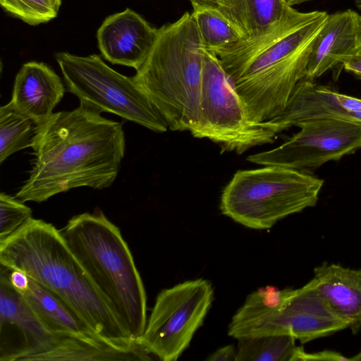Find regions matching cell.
<instances>
[{
	"label": "cell",
	"mask_w": 361,
	"mask_h": 361,
	"mask_svg": "<svg viewBox=\"0 0 361 361\" xmlns=\"http://www.w3.org/2000/svg\"><path fill=\"white\" fill-rule=\"evenodd\" d=\"M125 143L121 123L81 104L53 113L36 125L31 146L35 159L16 197L40 203L79 187L107 188L118 173Z\"/></svg>",
	"instance_id": "obj_1"
},
{
	"label": "cell",
	"mask_w": 361,
	"mask_h": 361,
	"mask_svg": "<svg viewBox=\"0 0 361 361\" xmlns=\"http://www.w3.org/2000/svg\"><path fill=\"white\" fill-rule=\"evenodd\" d=\"M0 264L25 273L54 292L102 338L123 347L140 345L51 224L32 217L0 242Z\"/></svg>",
	"instance_id": "obj_2"
},
{
	"label": "cell",
	"mask_w": 361,
	"mask_h": 361,
	"mask_svg": "<svg viewBox=\"0 0 361 361\" xmlns=\"http://www.w3.org/2000/svg\"><path fill=\"white\" fill-rule=\"evenodd\" d=\"M202 45L189 12L158 28L155 42L132 79L173 131L199 128Z\"/></svg>",
	"instance_id": "obj_3"
},
{
	"label": "cell",
	"mask_w": 361,
	"mask_h": 361,
	"mask_svg": "<svg viewBox=\"0 0 361 361\" xmlns=\"http://www.w3.org/2000/svg\"><path fill=\"white\" fill-rule=\"evenodd\" d=\"M135 341L147 324V296L130 250L119 228L99 211L71 218L60 231Z\"/></svg>",
	"instance_id": "obj_4"
},
{
	"label": "cell",
	"mask_w": 361,
	"mask_h": 361,
	"mask_svg": "<svg viewBox=\"0 0 361 361\" xmlns=\"http://www.w3.org/2000/svg\"><path fill=\"white\" fill-rule=\"evenodd\" d=\"M311 279L298 288L262 287L249 294L228 325L239 339L288 335L302 344L347 329Z\"/></svg>",
	"instance_id": "obj_5"
},
{
	"label": "cell",
	"mask_w": 361,
	"mask_h": 361,
	"mask_svg": "<svg viewBox=\"0 0 361 361\" xmlns=\"http://www.w3.org/2000/svg\"><path fill=\"white\" fill-rule=\"evenodd\" d=\"M324 180L279 166L238 171L224 188L222 214L250 228H271L282 219L316 205Z\"/></svg>",
	"instance_id": "obj_6"
},
{
	"label": "cell",
	"mask_w": 361,
	"mask_h": 361,
	"mask_svg": "<svg viewBox=\"0 0 361 361\" xmlns=\"http://www.w3.org/2000/svg\"><path fill=\"white\" fill-rule=\"evenodd\" d=\"M56 60L67 90L81 105L99 114H114L157 133L168 130L165 118L132 78L110 68L99 55L59 52Z\"/></svg>",
	"instance_id": "obj_7"
},
{
	"label": "cell",
	"mask_w": 361,
	"mask_h": 361,
	"mask_svg": "<svg viewBox=\"0 0 361 361\" xmlns=\"http://www.w3.org/2000/svg\"><path fill=\"white\" fill-rule=\"evenodd\" d=\"M201 121L192 135L217 143L222 152L242 154L255 146L272 143L278 126L266 121H252L233 79L219 59L202 47Z\"/></svg>",
	"instance_id": "obj_8"
},
{
	"label": "cell",
	"mask_w": 361,
	"mask_h": 361,
	"mask_svg": "<svg viewBox=\"0 0 361 361\" xmlns=\"http://www.w3.org/2000/svg\"><path fill=\"white\" fill-rule=\"evenodd\" d=\"M213 300L214 288L204 279L162 290L138 342L160 360H177L202 325Z\"/></svg>",
	"instance_id": "obj_9"
},
{
	"label": "cell",
	"mask_w": 361,
	"mask_h": 361,
	"mask_svg": "<svg viewBox=\"0 0 361 361\" xmlns=\"http://www.w3.org/2000/svg\"><path fill=\"white\" fill-rule=\"evenodd\" d=\"M296 126L300 130L284 143L250 155L247 160L258 165L279 166L310 173L361 148L360 124L323 118L301 122Z\"/></svg>",
	"instance_id": "obj_10"
},
{
	"label": "cell",
	"mask_w": 361,
	"mask_h": 361,
	"mask_svg": "<svg viewBox=\"0 0 361 361\" xmlns=\"http://www.w3.org/2000/svg\"><path fill=\"white\" fill-rule=\"evenodd\" d=\"M55 339L1 265L0 361L37 360L51 350Z\"/></svg>",
	"instance_id": "obj_11"
},
{
	"label": "cell",
	"mask_w": 361,
	"mask_h": 361,
	"mask_svg": "<svg viewBox=\"0 0 361 361\" xmlns=\"http://www.w3.org/2000/svg\"><path fill=\"white\" fill-rule=\"evenodd\" d=\"M314 39L287 58L234 81L252 121L264 122L283 111L294 87L306 75Z\"/></svg>",
	"instance_id": "obj_12"
},
{
	"label": "cell",
	"mask_w": 361,
	"mask_h": 361,
	"mask_svg": "<svg viewBox=\"0 0 361 361\" xmlns=\"http://www.w3.org/2000/svg\"><path fill=\"white\" fill-rule=\"evenodd\" d=\"M157 32L158 28L126 8L106 18L97 30V38L105 59L137 71L150 52Z\"/></svg>",
	"instance_id": "obj_13"
},
{
	"label": "cell",
	"mask_w": 361,
	"mask_h": 361,
	"mask_svg": "<svg viewBox=\"0 0 361 361\" xmlns=\"http://www.w3.org/2000/svg\"><path fill=\"white\" fill-rule=\"evenodd\" d=\"M360 49L361 15L351 9L328 15L314 39L305 77L314 80L358 55Z\"/></svg>",
	"instance_id": "obj_14"
},
{
	"label": "cell",
	"mask_w": 361,
	"mask_h": 361,
	"mask_svg": "<svg viewBox=\"0 0 361 361\" xmlns=\"http://www.w3.org/2000/svg\"><path fill=\"white\" fill-rule=\"evenodd\" d=\"M64 92L61 78L51 67L42 62L29 61L15 78L10 102L38 125L51 116Z\"/></svg>",
	"instance_id": "obj_15"
},
{
	"label": "cell",
	"mask_w": 361,
	"mask_h": 361,
	"mask_svg": "<svg viewBox=\"0 0 361 361\" xmlns=\"http://www.w3.org/2000/svg\"><path fill=\"white\" fill-rule=\"evenodd\" d=\"M335 312L355 334H361V269L323 263L312 279Z\"/></svg>",
	"instance_id": "obj_16"
},
{
	"label": "cell",
	"mask_w": 361,
	"mask_h": 361,
	"mask_svg": "<svg viewBox=\"0 0 361 361\" xmlns=\"http://www.w3.org/2000/svg\"><path fill=\"white\" fill-rule=\"evenodd\" d=\"M212 6L224 15L243 39L265 33L294 9L284 0H215Z\"/></svg>",
	"instance_id": "obj_17"
},
{
	"label": "cell",
	"mask_w": 361,
	"mask_h": 361,
	"mask_svg": "<svg viewBox=\"0 0 361 361\" xmlns=\"http://www.w3.org/2000/svg\"><path fill=\"white\" fill-rule=\"evenodd\" d=\"M21 294L40 321L53 334L104 339L60 297L30 277L28 287Z\"/></svg>",
	"instance_id": "obj_18"
},
{
	"label": "cell",
	"mask_w": 361,
	"mask_h": 361,
	"mask_svg": "<svg viewBox=\"0 0 361 361\" xmlns=\"http://www.w3.org/2000/svg\"><path fill=\"white\" fill-rule=\"evenodd\" d=\"M191 16L202 47L215 52L243 39L241 35L214 6L192 4Z\"/></svg>",
	"instance_id": "obj_19"
},
{
	"label": "cell",
	"mask_w": 361,
	"mask_h": 361,
	"mask_svg": "<svg viewBox=\"0 0 361 361\" xmlns=\"http://www.w3.org/2000/svg\"><path fill=\"white\" fill-rule=\"evenodd\" d=\"M36 124L11 102L0 108V164L13 153L31 147Z\"/></svg>",
	"instance_id": "obj_20"
},
{
	"label": "cell",
	"mask_w": 361,
	"mask_h": 361,
	"mask_svg": "<svg viewBox=\"0 0 361 361\" xmlns=\"http://www.w3.org/2000/svg\"><path fill=\"white\" fill-rule=\"evenodd\" d=\"M236 361H292L295 339L288 335H268L238 339Z\"/></svg>",
	"instance_id": "obj_21"
},
{
	"label": "cell",
	"mask_w": 361,
	"mask_h": 361,
	"mask_svg": "<svg viewBox=\"0 0 361 361\" xmlns=\"http://www.w3.org/2000/svg\"><path fill=\"white\" fill-rule=\"evenodd\" d=\"M32 218V210L23 202L4 192L0 194V242L19 231Z\"/></svg>",
	"instance_id": "obj_22"
},
{
	"label": "cell",
	"mask_w": 361,
	"mask_h": 361,
	"mask_svg": "<svg viewBox=\"0 0 361 361\" xmlns=\"http://www.w3.org/2000/svg\"><path fill=\"white\" fill-rule=\"evenodd\" d=\"M0 4L7 12L32 25L52 20L59 11L48 0H0Z\"/></svg>",
	"instance_id": "obj_23"
},
{
	"label": "cell",
	"mask_w": 361,
	"mask_h": 361,
	"mask_svg": "<svg viewBox=\"0 0 361 361\" xmlns=\"http://www.w3.org/2000/svg\"><path fill=\"white\" fill-rule=\"evenodd\" d=\"M350 361L343 354L329 350L307 353L301 346H297L292 361Z\"/></svg>",
	"instance_id": "obj_24"
},
{
	"label": "cell",
	"mask_w": 361,
	"mask_h": 361,
	"mask_svg": "<svg viewBox=\"0 0 361 361\" xmlns=\"http://www.w3.org/2000/svg\"><path fill=\"white\" fill-rule=\"evenodd\" d=\"M6 270L8 277L12 286L19 292H24L29 285V276L24 272L9 268L3 264Z\"/></svg>",
	"instance_id": "obj_25"
},
{
	"label": "cell",
	"mask_w": 361,
	"mask_h": 361,
	"mask_svg": "<svg viewBox=\"0 0 361 361\" xmlns=\"http://www.w3.org/2000/svg\"><path fill=\"white\" fill-rule=\"evenodd\" d=\"M207 361H236V350L232 345H227L216 350L207 358Z\"/></svg>",
	"instance_id": "obj_26"
},
{
	"label": "cell",
	"mask_w": 361,
	"mask_h": 361,
	"mask_svg": "<svg viewBox=\"0 0 361 361\" xmlns=\"http://www.w3.org/2000/svg\"><path fill=\"white\" fill-rule=\"evenodd\" d=\"M342 66L345 71L351 72L361 78V56L356 55L349 59L343 63Z\"/></svg>",
	"instance_id": "obj_27"
},
{
	"label": "cell",
	"mask_w": 361,
	"mask_h": 361,
	"mask_svg": "<svg viewBox=\"0 0 361 361\" xmlns=\"http://www.w3.org/2000/svg\"><path fill=\"white\" fill-rule=\"evenodd\" d=\"M284 1L288 6H293L294 5L300 4H302V3H304L306 1H309L311 0H284Z\"/></svg>",
	"instance_id": "obj_28"
},
{
	"label": "cell",
	"mask_w": 361,
	"mask_h": 361,
	"mask_svg": "<svg viewBox=\"0 0 361 361\" xmlns=\"http://www.w3.org/2000/svg\"><path fill=\"white\" fill-rule=\"evenodd\" d=\"M50 3H51L53 4V6L59 10L60 6H61V0H48Z\"/></svg>",
	"instance_id": "obj_29"
},
{
	"label": "cell",
	"mask_w": 361,
	"mask_h": 361,
	"mask_svg": "<svg viewBox=\"0 0 361 361\" xmlns=\"http://www.w3.org/2000/svg\"><path fill=\"white\" fill-rule=\"evenodd\" d=\"M191 4L197 3V4H208L211 1V0H188Z\"/></svg>",
	"instance_id": "obj_30"
},
{
	"label": "cell",
	"mask_w": 361,
	"mask_h": 361,
	"mask_svg": "<svg viewBox=\"0 0 361 361\" xmlns=\"http://www.w3.org/2000/svg\"><path fill=\"white\" fill-rule=\"evenodd\" d=\"M350 361H361V351L353 357H350Z\"/></svg>",
	"instance_id": "obj_31"
},
{
	"label": "cell",
	"mask_w": 361,
	"mask_h": 361,
	"mask_svg": "<svg viewBox=\"0 0 361 361\" xmlns=\"http://www.w3.org/2000/svg\"><path fill=\"white\" fill-rule=\"evenodd\" d=\"M358 55L361 56V49H360Z\"/></svg>",
	"instance_id": "obj_32"
}]
</instances>
